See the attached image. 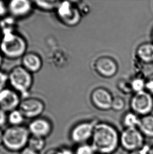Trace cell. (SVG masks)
I'll list each match as a JSON object with an SVG mask.
<instances>
[{
	"instance_id": "1",
	"label": "cell",
	"mask_w": 153,
	"mask_h": 154,
	"mask_svg": "<svg viewBox=\"0 0 153 154\" xmlns=\"http://www.w3.org/2000/svg\"><path fill=\"white\" fill-rule=\"evenodd\" d=\"M120 132L114 125L98 122L90 143L97 154H113L120 147Z\"/></svg>"
},
{
	"instance_id": "2",
	"label": "cell",
	"mask_w": 153,
	"mask_h": 154,
	"mask_svg": "<svg viewBox=\"0 0 153 154\" xmlns=\"http://www.w3.org/2000/svg\"><path fill=\"white\" fill-rule=\"evenodd\" d=\"M27 43L24 38L16 32L2 35L0 51L10 60L22 58L26 53Z\"/></svg>"
},
{
	"instance_id": "3",
	"label": "cell",
	"mask_w": 153,
	"mask_h": 154,
	"mask_svg": "<svg viewBox=\"0 0 153 154\" xmlns=\"http://www.w3.org/2000/svg\"><path fill=\"white\" fill-rule=\"evenodd\" d=\"M30 135L27 127L10 126L3 131V145L10 152H21L27 147Z\"/></svg>"
},
{
	"instance_id": "4",
	"label": "cell",
	"mask_w": 153,
	"mask_h": 154,
	"mask_svg": "<svg viewBox=\"0 0 153 154\" xmlns=\"http://www.w3.org/2000/svg\"><path fill=\"white\" fill-rule=\"evenodd\" d=\"M33 82V74L22 65L14 67L8 73V83L11 88L24 98L28 97Z\"/></svg>"
},
{
	"instance_id": "5",
	"label": "cell",
	"mask_w": 153,
	"mask_h": 154,
	"mask_svg": "<svg viewBox=\"0 0 153 154\" xmlns=\"http://www.w3.org/2000/svg\"><path fill=\"white\" fill-rule=\"evenodd\" d=\"M145 138L137 128L123 129L120 132V147L128 153L138 150L146 144Z\"/></svg>"
},
{
	"instance_id": "6",
	"label": "cell",
	"mask_w": 153,
	"mask_h": 154,
	"mask_svg": "<svg viewBox=\"0 0 153 154\" xmlns=\"http://www.w3.org/2000/svg\"><path fill=\"white\" fill-rule=\"evenodd\" d=\"M98 122L97 119H92L77 123L70 131L71 141L76 145L90 143L95 125Z\"/></svg>"
},
{
	"instance_id": "7",
	"label": "cell",
	"mask_w": 153,
	"mask_h": 154,
	"mask_svg": "<svg viewBox=\"0 0 153 154\" xmlns=\"http://www.w3.org/2000/svg\"><path fill=\"white\" fill-rule=\"evenodd\" d=\"M133 112L142 117L151 114L153 110V98L148 92L136 93L130 101Z\"/></svg>"
},
{
	"instance_id": "8",
	"label": "cell",
	"mask_w": 153,
	"mask_h": 154,
	"mask_svg": "<svg viewBox=\"0 0 153 154\" xmlns=\"http://www.w3.org/2000/svg\"><path fill=\"white\" fill-rule=\"evenodd\" d=\"M45 105L43 100L36 97H27L21 100L19 109L25 119H36L44 112Z\"/></svg>"
},
{
	"instance_id": "9",
	"label": "cell",
	"mask_w": 153,
	"mask_h": 154,
	"mask_svg": "<svg viewBox=\"0 0 153 154\" xmlns=\"http://www.w3.org/2000/svg\"><path fill=\"white\" fill-rule=\"evenodd\" d=\"M21 100V95L12 88L0 91V108L6 112L18 109Z\"/></svg>"
},
{
	"instance_id": "10",
	"label": "cell",
	"mask_w": 153,
	"mask_h": 154,
	"mask_svg": "<svg viewBox=\"0 0 153 154\" xmlns=\"http://www.w3.org/2000/svg\"><path fill=\"white\" fill-rule=\"evenodd\" d=\"M33 6V1L28 0H12L8 3L9 14L16 20L29 16Z\"/></svg>"
},
{
	"instance_id": "11",
	"label": "cell",
	"mask_w": 153,
	"mask_h": 154,
	"mask_svg": "<svg viewBox=\"0 0 153 154\" xmlns=\"http://www.w3.org/2000/svg\"><path fill=\"white\" fill-rule=\"evenodd\" d=\"M56 10L58 18L66 25H75L78 21V12L69 2H59Z\"/></svg>"
},
{
	"instance_id": "12",
	"label": "cell",
	"mask_w": 153,
	"mask_h": 154,
	"mask_svg": "<svg viewBox=\"0 0 153 154\" xmlns=\"http://www.w3.org/2000/svg\"><path fill=\"white\" fill-rule=\"evenodd\" d=\"M27 128L32 136L45 138L52 133V126L47 119L39 117L32 119Z\"/></svg>"
},
{
	"instance_id": "13",
	"label": "cell",
	"mask_w": 153,
	"mask_h": 154,
	"mask_svg": "<svg viewBox=\"0 0 153 154\" xmlns=\"http://www.w3.org/2000/svg\"><path fill=\"white\" fill-rule=\"evenodd\" d=\"M92 100L94 106L100 110H109L112 108L113 98L110 93L104 88L95 90L92 94Z\"/></svg>"
},
{
	"instance_id": "14",
	"label": "cell",
	"mask_w": 153,
	"mask_h": 154,
	"mask_svg": "<svg viewBox=\"0 0 153 154\" xmlns=\"http://www.w3.org/2000/svg\"><path fill=\"white\" fill-rule=\"evenodd\" d=\"M21 65L32 74L40 71L43 64L41 57L34 52H27L21 58Z\"/></svg>"
},
{
	"instance_id": "15",
	"label": "cell",
	"mask_w": 153,
	"mask_h": 154,
	"mask_svg": "<svg viewBox=\"0 0 153 154\" xmlns=\"http://www.w3.org/2000/svg\"><path fill=\"white\" fill-rule=\"evenodd\" d=\"M96 69L98 73L104 77H112L116 74L118 67L114 60L108 57L99 59L96 63Z\"/></svg>"
},
{
	"instance_id": "16",
	"label": "cell",
	"mask_w": 153,
	"mask_h": 154,
	"mask_svg": "<svg viewBox=\"0 0 153 154\" xmlns=\"http://www.w3.org/2000/svg\"><path fill=\"white\" fill-rule=\"evenodd\" d=\"M138 128L145 138L153 139V115L141 117Z\"/></svg>"
},
{
	"instance_id": "17",
	"label": "cell",
	"mask_w": 153,
	"mask_h": 154,
	"mask_svg": "<svg viewBox=\"0 0 153 154\" xmlns=\"http://www.w3.org/2000/svg\"><path fill=\"white\" fill-rule=\"evenodd\" d=\"M16 19L10 15L0 19V32L2 35L16 32Z\"/></svg>"
},
{
	"instance_id": "18",
	"label": "cell",
	"mask_w": 153,
	"mask_h": 154,
	"mask_svg": "<svg viewBox=\"0 0 153 154\" xmlns=\"http://www.w3.org/2000/svg\"><path fill=\"white\" fill-rule=\"evenodd\" d=\"M137 54L139 58L144 62L151 63L153 62V44L146 43L140 46Z\"/></svg>"
},
{
	"instance_id": "19",
	"label": "cell",
	"mask_w": 153,
	"mask_h": 154,
	"mask_svg": "<svg viewBox=\"0 0 153 154\" xmlns=\"http://www.w3.org/2000/svg\"><path fill=\"white\" fill-rule=\"evenodd\" d=\"M141 117L135 112H130L126 113L122 118V124L124 129L139 128Z\"/></svg>"
},
{
	"instance_id": "20",
	"label": "cell",
	"mask_w": 153,
	"mask_h": 154,
	"mask_svg": "<svg viewBox=\"0 0 153 154\" xmlns=\"http://www.w3.org/2000/svg\"><path fill=\"white\" fill-rule=\"evenodd\" d=\"M45 138L31 135L29 137L27 147L39 152L45 148Z\"/></svg>"
},
{
	"instance_id": "21",
	"label": "cell",
	"mask_w": 153,
	"mask_h": 154,
	"mask_svg": "<svg viewBox=\"0 0 153 154\" xmlns=\"http://www.w3.org/2000/svg\"><path fill=\"white\" fill-rule=\"evenodd\" d=\"M59 2L52 0H44L33 1V3L34 5H35L39 10L46 12H50L56 10Z\"/></svg>"
},
{
	"instance_id": "22",
	"label": "cell",
	"mask_w": 153,
	"mask_h": 154,
	"mask_svg": "<svg viewBox=\"0 0 153 154\" xmlns=\"http://www.w3.org/2000/svg\"><path fill=\"white\" fill-rule=\"evenodd\" d=\"M25 117L19 109H16L9 112L8 114V123L10 126H17L22 125Z\"/></svg>"
},
{
	"instance_id": "23",
	"label": "cell",
	"mask_w": 153,
	"mask_h": 154,
	"mask_svg": "<svg viewBox=\"0 0 153 154\" xmlns=\"http://www.w3.org/2000/svg\"><path fill=\"white\" fill-rule=\"evenodd\" d=\"M74 154H96V152L90 143H86L76 145Z\"/></svg>"
},
{
	"instance_id": "24",
	"label": "cell",
	"mask_w": 153,
	"mask_h": 154,
	"mask_svg": "<svg viewBox=\"0 0 153 154\" xmlns=\"http://www.w3.org/2000/svg\"><path fill=\"white\" fill-rule=\"evenodd\" d=\"M131 88L136 93L144 91L145 88V81L141 78H136L131 83Z\"/></svg>"
},
{
	"instance_id": "25",
	"label": "cell",
	"mask_w": 153,
	"mask_h": 154,
	"mask_svg": "<svg viewBox=\"0 0 153 154\" xmlns=\"http://www.w3.org/2000/svg\"><path fill=\"white\" fill-rule=\"evenodd\" d=\"M124 107H125V103H124V100H123L122 98L118 97L113 98L111 109L116 112H119L123 110L124 109Z\"/></svg>"
},
{
	"instance_id": "26",
	"label": "cell",
	"mask_w": 153,
	"mask_h": 154,
	"mask_svg": "<svg viewBox=\"0 0 153 154\" xmlns=\"http://www.w3.org/2000/svg\"><path fill=\"white\" fill-rule=\"evenodd\" d=\"M8 83V74L0 70V91L6 88Z\"/></svg>"
},
{
	"instance_id": "27",
	"label": "cell",
	"mask_w": 153,
	"mask_h": 154,
	"mask_svg": "<svg viewBox=\"0 0 153 154\" xmlns=\"http://www.w3.org/2000/svg\"><path fill=\"white\" fill-rule=\"evenodd\" d=\"M8 13V3L3 1H0V19L7 16Z\"/></svg>"
},
{
	"instance_id": "28",
	"label": "cell",
	"mask_w": 153,
	"mask_h": 154,
	"mask_svg": "<svg viewBox=\"0 0 153 154\" xmlns=\"http://www.w3.org/2000/svg\"><path fill=\"white\" fill-rule=\"evenodd\" d=\"M8 122V115L7 112L0 108V128Z\"/></svg>"
},
{
	"instance_id": "29",
	"label": "cell",
	"mask_w": 153,
	"mask_h": 154,
	"mask_svg": "<svg viewBox=\"0 0 153 154\" xmlns=\"http://www.w3.org/2000/svg\"><path fill=\"white\" fill-rule=\"evenodd\" d=\"M145 88L149 93L153 95V75L149 76L145 81Z\"/></svg>"
},
{
	"instance_id": "30",
	"label": "cell",
	"mask_w": 153,
	"mask_h": 154,
	"mask_svg": "<svg viewBox=\"0 0 153 154\" xmlns=\"http://www.w3.org/2000/svg\"><path fill=\"white\" fill-rule=\"evenodd\" d=\"M149 147L150 146L146 144L145 146L141 149L135 150L132 152H128V154H148Z\"/></svg>"
},
{
	"instance_id": "31",
	"label": "cell",
	"mask_w": 153,
	"mask_h": 154,
	"mask_svg": "<svg viewBox=\"0 0 153 154\" xmlns=\"http://www.w3.org/2000/svg\"><path fill=\"white\" fill-rule=\"evenodd\" d=\"M58 154H74V150L69 147H62L58 149Z\"/></svg>"
},
{
	"instance_id": "32",
	"label": "cell",
	"mask_w": 153,
	"mask_h": 154,
	"mask_svg": "<svg viewBox=\"0 0 153 154\" xmlns=\"http://www.w3.org/2000/svg\"><path fill=\"white\" fill-rule=\"evenodd\" d=\"M20 154H39L38 152H36L35 151L32 149L31 148L26 147L24 149L22 150Z\"/></svg>"
},
{
	"instance_id": "33",
	"label": "cell",
	"mask_w": 153,
	"mask_h": 154,
	"mask_svg": "<svg viewBox=\"0 0 153 154\" xmlns=\"http://www.w3.org/2000/svg\"><path fill=\"white\" fill-rule=\"evenodd\" d=\"M45 154H58V149H51L47 151Z\"/></svg>"
},
{
	"instance_id": "34",
	"label": "cell",
	"mask_w": 153,
	"mask_h": 154,
	"mask_svg": "<svg viewBox=\"0 0 153 154\" xmlns=\"http://www.w3.org/2000/svg\"><path fill=\"white\" fill-rule=\"evenodd\" d=\"M3 131L0 128V145H3Z\"/></svg>"
},
{
	"instance_id": "35",
	"label": "cell",
	"mask_w": 153,
	"mask_h": 154,
	"mask_svg": "<svg viewBox=\"0 0 153 154\" xmlns=\"http://www.w3.org/2000/svg\"><path fill=\"white\" fill-rule=\"evenodd\" d=\"M3 55H2V53L0 51V67L2 66L3 62Z\"/></svg>"
},
{
	"instance_id": "36",
	"label": "cell",
	"mask_w": 153,
	"mask_h": 154,
	"mask_svg": "<svg viewBox=\"0 0 153 154\" xmlns=\"http://www.w3.org/2000/svg\"><path fill=\"white\" fill-rule=\"evenodd\" d=\"M148 154H153V145L152 146H150L149 151H148Z\"/></svg>"
},
{
	"instance_id": "37",
	"label": "cell",
	"mask_w": 153,
	"mask_h": 154,
	"mask_svg": "<svg viewBox=\"0 0 153 154\" xmlns=\"http://www.w3.org/2000/svg\"><path fill=\"white\" fill-rule=\"evenodd\" d=\"M1 39H2V34L1 33V32H0V43L1 41Z\"/></svg>"
},
{
	"instance_id": "38",
	"label": "cell",
	"mask_w": 153,
	"mask_h": 154,
	"mask_svg": "<svg viewBox=\"0 0 153 154\" xmlns=\"http://www.w3.org/2000/svg\"></svg>"
},
{
	"instance_id": "39",
	"label": "cell",
	"mask_w": 153,
	"mask_h": 154,
	"mask_svg": "<svg viewBox=\"0 0 153 154\" xmlns=\"http://www.w3.org/2000/svg\"><path fill=\"white\" fill-rule=\"evenodd\" d=\"M96 154H97V153H96Z\"/></svg>"
}]
</instances>
